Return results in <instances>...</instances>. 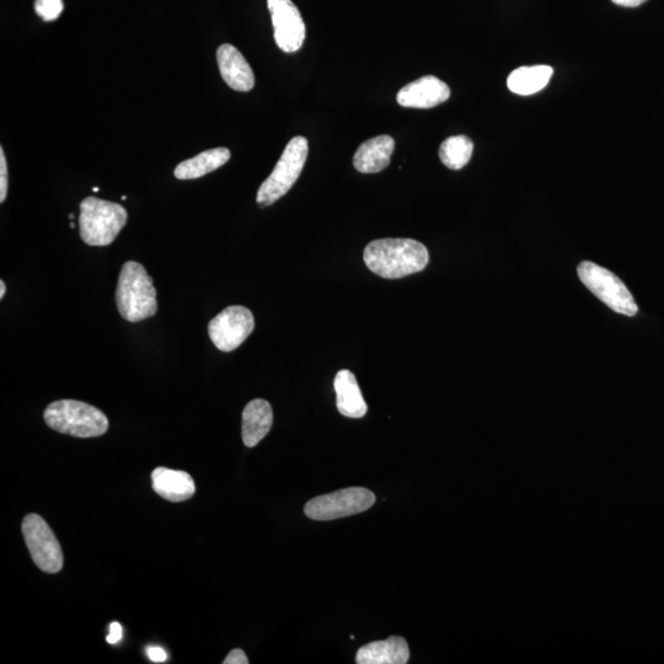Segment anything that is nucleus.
Masks as SVG:
<instances>
[{"mask_svg": "<svg viewBox=\"0 0 664 664\" xmlns=\"http://www.w3.org/2000/svg\"><path fill=\"white\" fill-rule=\"evenodd\" d=\"M44 419L53 431L73 437H100L109 430L104 412L83 401H55L47 406Z\"/></svg>", "mask_w": 664, "mask_h": 664, "instance_id": "obj_3", "label": "nucleus"}, {"mask_svg": "<svg viewBox=\"0 0 664 664\" xmlns=\"http://www.w3.org/2000/svg\"><path fill=\"white\" fill-rule=\"evenodd\" d=\"M577 272L583 285L615 313L635 317L639 312L633 294L613 272L591 261L581 262Z\"/></svg>", "mask_w": 664, "mask_h": 664, "instance_id": "obj_6", "label": "nucleus"}, {"mask_svg": "<svg viewBox=\"0 0 664 664\" xmlns=\"http://www.w3.org/2000/svg\"><path fill=\"white\" fill-rule=\"evenodd\" d=\"M395 149L393 137H374L361 144L353 157V166L362 174H377L388 168Z\"/></svg>", "mask_w": 664, "mask_h": 664, "instance_id": "obj_13", "label": "nucleus"}, {"mask_svg": "<svg viewBox=\"0 0 664 664\" xmlns=\"http://www.w3.org/2000/svg\"><path fill=\"white\" fill-rule=\"evenodd\" d=\"M363 260L376 275L396 280L426 269L430 254L412 239H379L364 249Z\"/></svg>", "mask_w": 664, "mask_h": 664, "instance_id": "obj_1", "label": "nucleus"}, {"mask_svg": "<svg viewBox=\"0 0 664 664\" xmlns=\"http://www.w3.org/2000/svg\"><path fill=\"white\" fill-rule=\"evenodd\" d=\"M122 626L119 623H112L110 625V634L107 636V642L111 645L117 644L122 639Z\"/></svg>", "mask_w": 664, "mask_h": 664, "instance_id": "obj_24", "label": "nucleus"}, {"mask_svg": "<svg viewBox=\"0 0 664 664\" xmlns=\"http://www.w3.org/2000/svg\"><path fill=\"white\" fill-rule=\"evenodd\" d=\"M116 304L121 317L130 323L154 317L158 312L157 291L152 277L136 261H127L117 282Z\"/></svg>", "mask_w": 664, "mask_h": 664, "instance_id": "obj_2", "label": "nucleus"}, {"mask_svg": "<svg viewBox=\"0 0 664 664\" xmlns=\"http://www.w3.org/2000/svg\"><path fill=\"white\" fill-rule=\"evenodd\" d=\"M73 218H74V214L73 213L69 214V219H73Z\"/></svg>", "mask_w": 664, "mask_h": 664, "instance_id": "obj_28", "label": "nucleus"}, {"mask_svg": "<svg viewBox=\"0 0 664 664\" xmlns=\"http://www.w3.org/2000/svg\"><path fill=\"white\" fill-rule=\"evenodd\" d=\"M612 2L614 4L620 5V7L636 8L647 2V0H612Z\"/></svg>", "mask_w": 664, "mask_h": 664, "instance_id": "obj_26", "label": "nucleus"}, {"mask_svg": "<svg viewBox=\"0 0 664 664\" xmlns=\"http://www.w3.org/2000/svg\"><path fill=\"white\" fill-rule=\"evenodd\" d=\"M93 191H95V192H99L98 187H94Z\"/></svg>", "mask_w": 664, "mask_h": 664, "instance_id": "obj_30", "label": "nucleus"}, {"mask_svg": "<svg viewBox=\"0 0 664 664\" xmlns=\"http://www.w3.org/2000/svg\"><path fill=\"white\" fill-rule=\"evenodd\" d=\"M254 329L253 313L242 305H232L210 321L208 335L219 351L232 352L243 345Z\"/></svg>", "mask_w": 664, "mask_h": 664, "instance_id": "obj_9", "label": "nucleus"}, {"mask_svg": "<svg viewBox=\"0 0 664 664\" xmlns=\"http://www.w3.org/2000/svg\"><path fill=\"white\" fill-rule=\"evenodd\" d=\"M273 411L269 401L255 399L245 406L243 412V442L253 448L264 439L271 430Z\"/></svg>", "mask_w": 664, "mask_h": 664, "instance_id": "obj_16", "label": "nucleus"}, {"mask_svg": "<svg viewBox=\"0 0 664 664\" xmlns=\"http://www.w3.org/2000/svg\"><path fill=\"white\" fill-rule=\"evenodd\" d=\"M334 387L337 396V410L341 415L351 417V419H361L367 414V404L363 399L355 374L347 369L340 371L336 374Z\"/></svg>", "mask_w": 664, "mask_h": 664, "instance_id": "obj_17", "label": "nucleus"}, {"mask_svg": "<svg viewBox=\"0 0 664 664\" xmlns=\"http://www.w3.org/2000/svg\"><path fill=\"white\" fill-rule=\"evenodd\" d=\"M71 228H72V229L76 228V224H74V223L72 222V223H71Z\"/></svg>", "mask_w": 664, "mask_h": 664, "instance_id": "obj_29", "label": "nucleus"}, {"mask_svg": "<svg viewBox=\"0 0 664 664\" xmlns=\"http://www.w3.org/2000/svg\"><path fill=\"white\" fill-rule=\"evenodd\" d=\"M153 490L170 502H184L195 495L194 479L186 471L157 468L152 473Z\"/></svg>", "mask_w": 664, "mask_h": 664, "instance_id": "obj_14", "label": "nucleus"}, {"mask_svg": "<svg viewBox=\"0 0 664 664\" xmlns=\"http://www.w3.org/2000/svg\"><path fill=\"white\" fill-rule=\"evenodd\" d=\"M474 143L467 136H453L446 139L439 148V159L448 169L460 170L470 162Z\"/></svg>", "mask_w": 664, "mask_h": 664, "instance_id": "obj_20", "label": "nucleus"}, {"mask_svg": "<svg viewBox=\"0 0 664 664\" xmlns=\"http://www.w3.org/2000/svg\"><path fill=\"white\" fill-rule=\"evenodd\" d=\"M224 664H248L249 660L246 657L243 650L235 649L229 652L226 660L223 661Z\"/></svg>", "mask_w": 664, "mask_h": 664, "instance_id": "obj_23", "label": "nucleus"}, {"mask_svg": "<svg viewBox=\"0 0 664 664\" xmlns=\"http://www.w3.org/2000/svg\"><path fill=\"white\" fill-rule=\"evenodd\" d=\"M409 660L408 642L400 636L371 642V644L361 647L356 657L358 664H405Z\"/></svg>", "mask_w": 664, "mask_h": 664, "instance_id": "obj_15", "label": "nucleus"}, {"mask_svg": "<svg viewBox=\"0 0 664 664\" xmlns=\"http://www.w3.org/2000/svg\"><path fill=\"white\" fill-rule=\"evenodd\" d=\"M64 9L63 0H36V14L47 23L60 18Z\"/></svg>", "mask_w": 664, "mask_h": 664, "instance_id": "obj_21", "label": "nucleus"}, {"mask_svg": "<svg viewBox=\"0 0 664 664\" xmlns=\"http://www.w3.org/2000/svg\"><path fill=\"white\" fill-rule=\"evenodd\" d=\"M308 152L307 138L298 136L289 141L275 169L257 192L256 201L261 207L273 205L292 189L302 174Z\"/></svg>", "mask_w": 664, "mask_h": 664, "instance_id": "obj_5", "label": "nucleus"}, {"mask_svg": "<svg viewBox=\"0 0 664 664\" xmlns=\"http://www.w3.org/2000/svg\"><path fill=\"white\" fill-rule=\"evenodd\" d=\"M21 530L36 566L46 574H58L64 564L62 548L45 519L39 514H28Z\"/></svg>", "mask_w": 664, "mask_h": 664, "instance_id": "obj_8", "label": "nucleus"}, {"mask_svg": "<svg viewBox=\"0 0 664 664\" xmlns=\"http://www.w3.org/2000/svg\"><path fill=\"white\" fill-rule=\"evenodd\" d=\"M217 62L219 72L229 88L246 93L255 87L253 69L237 47L229 44L219 46Z\"/></svg>", "mask_w": 664, "mask_h": 664, "instance_id": "obj_12", "label": "nucleus"}, {"mask_svg": "<svg viewBox=\"0 0 664 664\" xmlns=\"http://www.w3.org/2000/svg\"><path fill=\"white\" fill-rule=\"evenodd\" d=\"M5 292H7V287H5L4 281H0V298H4Z\"/></svg>", "mask_w": 664, "mask_h": 664, "instance_id": "obj_27", "label": "nucleus"}, {"mask_svg": "<svg viewBox=\"0 0 664 664\" xmlns=\"http://www.w3.org/2000/svg\"><path fill=\"white\" fill-rule=\"evenodd\" d=\"M553 73L554 69L550 66L521 67L510 74L507 87L518 95L537 94L548 85Z\"/></svg>", "mask_w": 664, "mask_h": 664, "instance_id": "obj_19", "label": "nucleus"}, {"mask_svg": "<svg viewBox=\"0 0 664 664\" xmlns=\"http://www.w3.org/2000/svg\"><path fill=\"white\" fill-rule=\"evenodd\" d=\"M147 655L149 660L154 663H163L166 661V658H168L165 651L160 649V647H151V649H148Z\"/></svg>", "mask_w": 664, "mask_h": 664, "instance_id": "obj_25", "label": "nucleus"}, {"mask_svg": "<svg viewBox=\"0 0 664 664\" xmlns=\"http://www.w3.org/2000/svg\"><path fill=\"white\" fill-rule=\"evenodd\" d=\"M8 194V165L4 149L0 148V202H4Z\"/></svg>", "mask_w": 664, "mask_h": 664, "instance_id": "obj_22", "label": "nucleus"}, {"mask_svg": "<svg viewBox=\"0 0 664 664\" xmlns=\"http://www.w3.org/2000/svg\"><path fill=\"white\" fill-rule=\"evenodd\" d=\"M271 13L273 35L283 52L301 50L305 40V24L301 13L292 0H267Z\"/></svg>", "mask_w": 664, "mask_h": 664, "instance_id": "obj_10", "label": "nucleus"}, {"mask_svg": "<svg viewBox=\"0 0 664 664\" xmlns=\"http://www.w3.org/2000/svg\"><path fill=\"white\" fill-rule=\"evenodd\" d=\"M127 219V211L119 203L85 198L80 203V238L90 246L110 245L125 228Z\"/></svg>", "mask_w": 664, "mask_h": 664, "instance_id": "obj_4", "label": "nucleus"}, {"mask_svg": "<svg viewBox=\"0 0 664 664\" xmlns=\"http://www.w3.org/2000/svg\"><path fill=\"white\" fill-rule=\"evenodd\" d=\"M374 502L376 495L372 491L364 487H348L313 498L305 505L304 512L313 521H334L366 512Z\"/></svg>", "mask_w": 664, "mask_h": 664, "instance_id": "obj_7", "label": "nucleus"}, {"mask_svg": "<svg viewBox=\"0 0 664 664\" xmlns=\"http://www.w3.org/2000/svg\"><path fill=\"white\" fill-rule=\"evenodd\" d=\"M451 98V89L442 80L426 76L405 85L396 96L398 104L410 109H432Z\"/></svg>", "mask_w": 664, "mask_h": 664, "instance_id": "obj_11", "label": "nucleus"}, {"mask_svg": "<svg viewBox=\"0 0 664 664\" xmlns=\"http://www.w3.org/2000/svg\"><path fill=\"white\" fill-rule=\"evenodd\" d=\"M228 148H214L210 151L202 152L195 158L184 160L176 166L174 175L179 180H195L202 176L213 173L214 170L222 168L230 159Z\"/></svg>", "mask_w": 664, "mask_h": 664, "instance_id": "obj_18", "label": "nucleus"}]
</instances>
